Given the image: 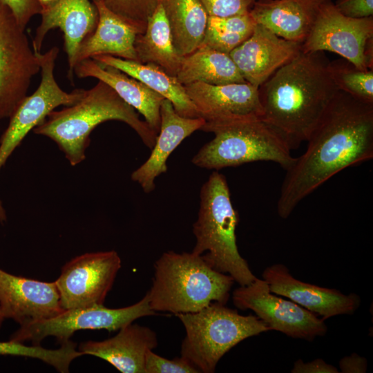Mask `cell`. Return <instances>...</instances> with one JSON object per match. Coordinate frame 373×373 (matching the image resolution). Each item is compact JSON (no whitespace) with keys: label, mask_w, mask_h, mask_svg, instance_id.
<instances>
[{"label":"cell","mask_w":373,"mask_h":373,"mask_svg":"<svg viewBox=\"0 0 373 373\" xmlns=\"http://www.w3.org/2000/svg\"><path fill=\"white\" fill-rule=\"evenodd\" d=\"M262 279L270 291L289 298L323 320L348 314L351 315L360 305V298L355 294H345L331 288L323 287L295 278L283 264L267 267Z\"/></svg>","instance_id":"cell-15"},{"label":"cell","mask_w":373,"mask_h":373,"mask_svg":"<svg viewBox=\"0 0 373 373\" xmlns=\"http://www.w3.org/2000/svg\"><path fill=\"white\" fill-rule=\"evenodd\" d=\"M155 314L146 294L140 301L125 307L108 308L102 304L64 310L55 316L20 326L10 336V340L22 343L31 341L32 345H40L46 337L54 336L61 343L70 340L78 330L117 331L139 318Z\"/></svg>","instance_id":"cell-10"},{"label":"cell","mask_w":373,"mask_h":373,"mask_svg":"<svg viewBox=\"0 0 373 373\" xmlns=\"http://www.w3.org/2000/svg\"><path fill=\"white\" fill-rule=\"evenodd\" d=\"M98 10L95 30L80 44L75 57V66L82 61L106 55L137 61L135 41L137 30L108 10L101 0H93Z\"/></svg>","instance_id":"cell-23"},{"label":"cell","mask_w":373,"mask_h":373,"mask_svg":"<svg viewBox=\"0 0 373 373\" xmlns=\"http://www.w3.org/2000/svg\"><path fill=\"white\" fill-rule=\"evenodd\" d=\"M234 305L251 309L270 329L294 338L312 341L327 332L324 320L291 300L272 293L262 278L236 289L232 294Z\"/></svg>","instance_id":"cell-12"},{"label":"cell","mask_w":373,"mask_h":373,"mask_svg":"<svg viewBox=\"0 0 373 373\" xmlns=\"http://www.w3.org/2000/svg\"><path fill=\"white\" fill-rule=\"evenodd\" d=\"M59 49L51 48L44 53L34 50L41 73L37 89L25 97L10 117V122L0 138V171L28 133L41 124L47 115L59 106H71L84 95V89L70 93L63 90L54 76L55 60ZM3 209L0 200V211Z\"/></svg>","instance_id":"cell-9"},{"label":"cell","mask_w":373,"mask_h":373,"mask_svg":"<svg viewBox=\"0 0 373 373\" xmlns=\"http://www.w3.org/2000/svg\"><path fill=\"white\" fill-rule=\"evenodd\" d=\"M177 53L185 57L202 44L209 15L200 0H160Z\"/></svg>","instance_id":"cell-25"},{"label":"cell","mask_w":373,"mask_h":373,"mask_svg":"<svg viewBox=\"0 0 373 373\" xmlns=\"http://www.w3.org/2000/svg\"><path fill=\"white\" fill-rule=\"evenodd\" d=\"M146 293L155 312H196L213 302L226 304L234 280L212 268L201 255L169 251L155 261Z\"/></svg>","instance_id":"cell-4"},{"label":"cell","mask_w":373,"mask_h":373,"mask_svg":"<svg viewBox=\"0 0 373 373\" xmlns=\"http://www.w3.org/2000/svg\"><path fill=\"white\" fill-rule=\"evenodd\" d=\"M41 22L32 41L33 50L40 52L46 34L58 28L64 34L68 56V77L73 80L75 57L82 41L93 32L98 22V10L89 0H61L55 7L41 13Z\"/></svg>","instance_id":"cell-18"},{"label":"cell","mask_w":373,"mask_h":373,"mask_svg":"<svg viewBox=\"0 0 373 373\" xmlns=\"http://www.w3.org/2000/svg\"><path fill=\"white\" fill-rule=\"evenodd\" d=\"M307 142L281 185L276 208L284 219L335 174L373 157V104L338 90Z\"/></svg>","instance_id":"cell-1"},{"label":"cell","mask_w":373,"mask_h":373,"mask_svg":"<svg viewBox=\"0 0 373 373\" xmlns=\"http://www.w3.org/2000/svg\"><path fill=\"white\" fill-rule=\"evenodd\" d=\"M0 355L37 358L52 366L59 372L67 373L72 361L83 354L77 349V344L70 340L62 342L60 347L55 350L9 340L0 341Z\"/></svg>","instance_id":"cell-28"},{"label":"cell","mask_w":373,"mask_h":373,"mask_svg":"<svg viewBox=\"0 0 373 373\" xmlns=\"http://www.w3.org/2000/svg\"><path fill=\"white\" fill-rule=\"evenodd\" d=\"M160 118V131L151 155L131 175V180L138 183L146 193L155 189L156 178L166 172V161L172 152L185 138L200 130L205 123L202 117L180 115L166 99L161 104Z\"/></svg>","instance_id":"cell-19"},{"label":"cell","mask_w":373,"mask_h":373,"mask_svg":"<svg viewBox=\"0 0 373 373\" xmlns=\"http://www.w3.org/2000/svg\"><path fill=\"white\" fill-rule=\"evenodd\" d=\"M327 68L338 90L373 104V69L361 70L343 57L329 61Z\"/></svg>","instance_id":"cell-29"},{"label":"cell","mask_w":373,"mask_h":373,"mask_svg":"<svg viewBox=\"0 0 373 373\" xmlns=\"http://www.w3.org/2000/svg\"><path fill=\"white\" fill-rule=\"evenodd\" d=\"M336 8L343 15L351 18L373 16V0H336Z\"/></svg>","instance_id":"cell-35"},{"label":"cell","mask_w":373,"mask_h":373,"mask_svg":"<svg viewBox=\"0 0 373 373\" xmlns=\"http://www.w3.org/2000/svg\"><path fill=\"white\" fill-rule=\"evenodd\" d=\"M325 0H256L250 13L276 35L302 44Z\"/></svg>","instance_id":"cell-22"},{"label":"cell","mask_w":373,"mask_h":373,"mask_svg":"<svg viewBox=\"0 0 373 373\" xmlns=\"http://www.w3.org/2000/svg\"><path fill=\"white\" fill-rule=\"evenodd\" d=\"M5 320V318L4 316H3L2 314V312L1 311V309H0V329L1 328V326L3 325V321Z\"/></svg>","instance_id":"cell-39"},{"label":"cell","mask_w":373,"mask_h":373,"mask_svg":"<svg viewBox=\"0 0 373 373\" xmlns=\"http://www.w3.org/2000/svg\"><path fill=\"white\" fill-rule=\"evenodd\" d=\"M184 88L199 117L205 122L262 116L258 88L248 82L224 85L194 82L184 85Z\"/></svg>","instance_id":"cell-17"},{"label":"cell","mask_w":373,"mask_h":373,"mask_svg":"<svg viewBox=\"0 0 373 373\" xmlns=\"http://www.w3.org/2000/svg\"><path fill=\"white\" fill-rule=\"evenodd\" d=\"M256 25L250 11L228 17L209 16L207 28L229 35L250 36Z\"/></svg>","instance_id":"cell-31"},{"label":"cell","mask_w":373,"mask_h":373,"mask_svg":"<svg viewBox=\"0 0 373 373\" xmlns=\"http://www.w3.org/2000/svg\"><path fill=\"white\" fill-rule=\"evenodd\" d=\"M157 345L153 330L131 323L119 329L112 338L83 342L77 349L83 355H92L107 361L121 372L146 373V354Z\"/></svg>","instance_id":"cell-20"},{"label":"cell","mask_w":373,"mask_h":373,"mask_svg":"<svg viewBox=\"0 0 373 373\" xmlns=\"http://www.w3.org/2000/svg\"><path fill=\"white\" fill-rule=\"evenodd\" d=\"M39 70L25 30L10 9L0 2V120L10 118Z\"/></svg>","instance_id":"cell-11"},{"label":"cell","mask_w":373,"mask_h":373,"mask_svg":"<svg viewBox=\"0 0 373 373\" xmlns=\"http://www.w3.org/2000/svg\"><path fill=\"white\" fill-rule=\"evenodd\" d=\"M292 373H338L339 371L333 365L326 363L322 358H316L309 362L301 359L295 361Z\"/></svg>","instance_id":"cell-36"},{"label":"cell","mask_w":373,"mask_h":373,"mask_svg":"<svg viewBox=\"0 0 373 373\" xmlns=\"http://www.w3.org/2000/svg\"><path fill=\"white\" fill-rule=\"evenodd\" d=\"M91 59L101 64L114 67L142 82L169 100L180 115L190 118L200 117L186 93L184 86L177 77L169 75L159 66L106 55H97Z\"/></svg>","instance_id":"cell-24"},{"label":"cell","mask_w":373,"mask_h":373,"mask_svg":"<svg viewBox=\"0 0 373 373\" xmlns=\"http://www.w3.org/2000/svg\"><path fill=\"white\" fill-rule=\"evenodd\" d=\"M209 16L228 17L248 12L256 0H200Z\"/></svg>","instance_id":"cell-33"},{"label":"cell","mask_w":373,"mask_h":373,"mask_svg":"<svg viewBox=\"0 0 373 373\" xmlns=\"http://www.w3.org/2000/svg\"><path fill=\"white\" fill-rule=\"evenodd\" d=\"M339 367L343 373H365L367 371V361L365 357L352 353L341 359Z\"/></svg>","instance_id":"cell-37"},{"label":"cell","mask_w":373,"mask_h":373,"mask_svg":"<svg viewBox=\"0 0 373 373\" xmlns=\"http://www.w3.org/2000/svg\"><path fill=\"white\" fill-rule=\"evenodd\" d=\"M73 73L79 78L94 77L109 85L125 102L142 114L144 121L158 134L160 108L165 99L160 94L125 73L93 59L78 63Z\"/></svg>","instance_id":"cell-21"},{"label":"cell","mask_w":373,"mask_h":373,"mask_svg":"<svg viewBox=\"0 0 373 373\" xmlns=\"http://www.w3.org/2000/svg\"><path fill=\"white\" fill-rule=\"evenodd\" d=\"M323 51L303 52L258 87L262 120L275 128L289 149L307 141L338 92Z\"/></svg>","instance_id":"cell-2"},{"label":"cell","mask_w":373,"mask_h":373,"mask_svg":"<svg viewBox=\"0 0 373 373\" xmlns=\"http://www.w3.org/2000/svg\"><path fill=\"white\" fill-rule=\"evenodd\" d=\"M200 198L198 218L193 224L195 245L192 252L201 255L215 270L229 275L240 286L249 284L256 277L238 249V214L224 175L213 171L202 185Z\"/></svg>","instance_id":"cell-5"},{"label":"cell","mask_w":373,"mask_h":373,"mask_svg":"<svg viewBox=\"0 0 373 373\" xmlns=\"http://www.w3.org/2000/svg\"><path fill=\"white\" fill-rule=\"evenodd\" d=\"M41 6L42 11H46L55 7L61 0H36Z\"/></svg>","instance_id":"cell-38"},{"label":"cell","mask_w":373,"mask_h":373,"mask_svg":"<svg viewBox=\"0 0 373 373\" xmlns=\"http://www.w3.org/2000/svg\"><path fill=\"white\" fill-rule=\"evenodd\" d=\"M176 316L186 332L181 356L204 373L214 372L221 358L242 341L270 330L256 316L241 315L218 302Z\"/></svg>","instance_id":"cell-7"},{"label":"cell","mask_w":373,"mask_h":373,"mask_svg":"<svg viewBox=\"0 0 373 373\" xmlns=\"http://www.w3.org/2000/svg\"><path fill=\"white\" fill-rule=\"evenodd\" d=\"M111 11L143 33L160 0H101Z\"/></svg>","instance_id":"cell-30"},{"label":"cell","mask_w":373,"mask_h":373,"mask_svg":"<svg viewBox=\"0 0 373 373\" xmlns=\"http://www.w3.org/2000/svg\"><path fill=\"white\" fill-rule=\"evenodd\" d=\"M127 124L142 142L152 149L157 134L140 119L136 111L125 102L107 84L98 81L75 104L59 111H52L36 126L34 133L53 140L70 165L75 166L86 158L90 135L96 126L109 121Z\"/></svg>","instance_id":"cell-3"},{"label":"cell","mask_w":373,"mask_h":373,"mask_svg":"<svg viewBox=\"0 0 373 373\" xmlns=\"http://www.w3.org/2000/svg\"><path fill=\"white\" fill-rule=\"evenodd\" d=\"M176 77L184 86L194 82L212 85L247 82L229 54L205 45L182 57Z\"/></svg>","instance_id":"cell-26"},{"label":"cell","mask_w":373,"mask_h":373,"mask_svg":"<svg viewBox=\"0 0 373 373\" xmlns=\"http://www.w3.org/2000/svg\"><path fill=\"white\" fill-rule=\"evenodd\" d=\"M12 11L19 26L25 30L30 19L41 13V6L36 0H0Z\"/></svg>","instance_id":"cell-34"},{"label":"cell","mask_w":373,"mask_h":373,"mask_svg":"<svg viewBox=\"0 0 373 373\" xmlns=\"http://www.w3.org/2000/svg\"><path fill=\"white\" fill-rule=\"evenodd\" d=\"M300 51V43L282 38L256 23L252 34L229 55L244 79L258 88Z\"/></svg>","instance_id":"cell-16"},{"label":"cell","mask_w":373,"mask_h":373,"mask_svg":"<svg viewBox=\"0 0 373 373\" xmlns=\"http://www.w3.org/2000/svg\"><path fill=\"white\" fill-rule=\"evenodd\" d=\"M146 373H199L200 371L182 356L168 359L148 352L145 360Z\"/></svg>","instance_id":"cell-32"},{"label":"cell","mask_w":373,"mask_h":373,"mask_svg":"<svg viewBox=\"0 0 373 373\" xmlns=\"http://www.w3.org/2000/svg\"><path fill=\"white\" fill-rule=\"evenodd\" d=\"M200 130L214 134L191 160L200 168L218 171L269 161L287 170L296 160L282 135L259 117L205 122Z\"/></svg>","instance_id":"cell-6"},{"label":"cell","mask_w":373,"mask_h":373,"mask_svg":"<svg viewBox=\"0 0 373 373\" xmlns=\"http://www.w3.org/2000/svg\"><path fill=\"white\" fill-rule=\"evenodd\" d=\"M137 61L153 64L172 76H177L182 57L176 52L163 8L160 3L149 18L145 31L135 41Z\"/></svg>","instance_id":"cell-27"},{"label":"cell","mask_w":373,"mask_h":373,"mask_svg":"<svg viewBox=\"0 0 373 373\" xmlns=\"http://www.w3.org/2000/svg\"><path fill=\"white\" fill-rule=\"evenodd\" d=\"M0 309L5 318L20 326L64 311L55 282L11 274L0 269Z\"/></svg>","instance_id":"cell-14"},{"label":"cell","mask_w":373,"mask_h":373,"mask_svg":"<svg viewBox=\"0 0 373 373\" xmlns=\"http://www.w3.org/2000/svg\"><path fill=\"white\" fill-rule=\"evenodd\" d=\"M373 17L342 15L331 0L320 6L312 26L301 44L303 52L329 51L361 70L373 69Z\"/></svg>","instance_id":"cell-8"},{"label":"cell","mask_w":373,"mask_h":373,"mask_svg":"<svg viewBox=\"0 0 373 373\" xmlns=\"http://www.w3.org/2000/svg\"><path fill=\"white\" fill-rule=\"evenodd\" d=\"M120 268L114 250L84 254L66 262L55 281L63 309L104 304Z\"/></svg>","instance_id":"cell-13"}]
</instances>
